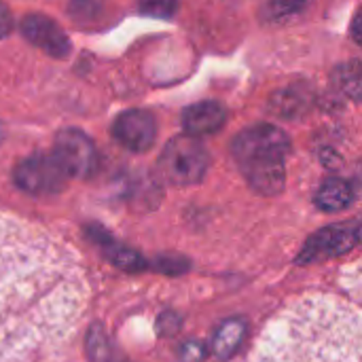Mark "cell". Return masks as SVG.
I'll return each instance as SVG.
<instances>
[{
	"label": "cell",
	"mask_w": 362,
	"mask_h": 362,
	"mask_svg": "<svg viewBox=\"0 0 362 362\" xmlns=\"http://www.w3.org/2000/svg\"><path fill=\"white\" fill-rule=\"evenodd\" d=\"M76 263L45 233L0 214V362L25 358L78 318Z\"/></svg>",
	"instance_id": "cell-1"
},
{
	"label": "cell",
	"mask_w": 362,
	"mask_h": 362,
	"mask_svg": "<svg viewBox=\"0 0 362 362\" xmlns=\"http://www.w3.org/2000/svg\"><path fill=\"white\" fill-rule=\"evenodd\" d=\"M361 320L348 303L316 295L280 312L257 341L255 362H358Z\"/></svg>",
	"instance_id": "cell-2"
},
{
	"label": "cell",
	"mask_w": 362,
	"mask_h": 362,
	"mask_svg": "<svg viewBox=\"0 0 362 362\" xmlns=\"http://www.w3.org/2000/svg\"><path fill=\"white\" fill-rule=\"evenodd\" d=\"M231 151L255 191L261 195H278L284 189V165L291 153V140L282 129L269 123L252 125L235 136Z\"/></svg>",
	"instance_id": "cell-3"
},
{
	"label": "cell",
	"mask_w": 362,
	"mask_h": 362,
	"mask_svg": "<svg viewBox=\"0 0 362 362\" xmlns=\"http://www.w3.org/2000/svg\"><path fill=\"white\" fill-rule=\"evenodd\" d=\"M210 165V155L204 142L195 136H176L172 138L159 155L161 176L176 187L197 185Z\"/></svg>",
	"instance_id": "cell-4"
},
{
	"label": "cell",
	"mask_w": 362,
	"mask_h": 362,
	"mask_svg": "<svg viewBox=\"0 0 362 362\" xmlns=\"http://www.w3.org/2000/svg\"><path fill=\"white\" fill-rule=\"evenodd\" d=\"M53 157L68 174V178H89L98 170V151L87 134L81 129H64L55 138Z\"/></svg>",
	"instance_id": "cell-5"
},
{
	"label": "cell",
	"mask_w": 362,
	"mask_h": 362,
	"mask_svg": "<svg viewBox=\"0 0 362 362\" xmlns=\"http://www.w3.org/2000/svg\"><path fill=\"white\" fill-rule=\"evenodd\" d=\"M19 189L32 195H55L64 189L68 174L53 155H32L23 159L13 174Z\"/></svg>",
	"instance_id": "cell-6"
},
{
	"label": "cell",
	"mask_w": 362,
	"mask_h": 362,
	"mask_svg": "<svg viewBox=\"0 0 362 362\" xmlns=\"http://www.w3.org/2000/svg\"><path fill=\"white\" fill-rule=\"evenodd\" d=\"M361 240V225L348 223V225H333L325 227L316 235L310 238L308 246L299 255V263H316L322 259L339 257L348 250H352Z\"/></svg>",
	"instance_id": "cell-7"
},
{
	"label": "cell",
	"mask_w": 362,
	"mask_h": 362,
	"mask_svg": "<svg viewBox=\"0 0 362 362\" xmlns=\"http://www.w3.org/2000/svg\"><path fill=\"white\" fill-rule=\"evenodd\" d=\"M112 136L115 140L134 153L148 151L157 140V123L155 117L146 110L132 108L121 112L112 123Z\"/></svg>",
	"instance_id": "cell-8"
},
{
	"label": "cell",
	"mask_w": 362,
	"mask_h": 362,
	"mask_svg": "<svg viewBox=\"0 0 362 362\" xmlns=\"http://www.w3.org/2000/svg\"><path fill=\"white\" fill-rule=\"evenodd\" d=\"M21 34L51 57H66L70 53V38L66 32L47 15L32 13L21 21Z\"/></svg>",
	"instance_id": "cell-9"
},
{
	"label": "cell",
	"mask_w": 362,
	"mask_h": 362,
	"mask_svg": "<svg viewBox=\"0 0 362 362\" xmlns=\"http://www.w3.org/2000/svg\"><path fill=\"white\" fill-rule=\"evenodd\" d=\"M225 123H227V110L223 104L214 100L193 104L182 112V127L187 129L189 136H195V138L212 136L221 132Z\"/></svg>",
	"instance_id": "cell-10"
},
{
	"label": "cell",
	"mask_w": 362,
	"mask_h": 362,
	"mask_svg": "<svg viewBox=\"0 0 362 362\" xmlns=\"http://www.w3.org/2000/svg\"><path fill=\"white\" fill-rule=\"evenodd\" d=\"M312 102H314V95L308 87L291 85V87L280 89L272 95L269 110L282 119H299L310 110Z\"/></svg>",
	"instance_id": "cell-11"
},
{
	"label": "cell",
	"mask_w": 362,
	"mask_h": 362,
	"mask_svg": "<svg viewBox=\"0 0 362 362\" xmlns=\"http://www.w3.org/2000/svg\"><path fill=\"white\" fill-rule=\"evenodd\" d=\"M354 202V189L344 178H329L316 193V206L325 212L346 210Z\"/></svg>",
	"instance_id": "cell-12"
},
{
	"label": "cell",
	"mask_w": 362,
	"mask_h": 362,
	"mask_svg": "<svg viewBox=\"0 0 362 362\" xmlns=\"http://www.w3.org/2000/svg\"><path fill=\"white\" fill-rule=\"evenodd\" d=\"M244 331H246V327H244L242 320H227L214 335V341H212L214 354L218 358H223V361L231 358L238 352V348H240V344L244 339Z\"/></svg>",
	"instance_id": "cell-13"
},
{
	"label": "cell",
	"mask_w": 362,
	"mask_h": 362,
	"mask_svg": "<svg viewBox=\"0 0 362 362\" xmlns=\"http://www.w3.org/2000/svg\"><path fill=\"white\" fill-rule=\"evenodd\" d=\"M335 81L346 91V95H350L352 100H361V64L356 59L341 66L335 72Z\"/></svg>",
	"instance_id": "cell-14"
},
{
	"label": "cell",
	"mask_w": 362,
	"mask_h": 362,
	"mask_svg": "<svg viewBox=\"0 0 362 362\" xmlns=\"http://www.w3.org/2000/svg\"><path fill=\"white\" fill-rule=\"evenodd\" d=\"M102 8H104L102 0H70V6H68L72 19L81 23H91L93 19H98Z\"/></svg>",
	"instance_id": "cell-15"
},
{
	"label": "cell",
	"mask_w": 362,
	"mask_h": 362,
	"mask_svg": "<svg viewBox=\"0 0 362 362\" xmlns=\"http://www.w3.org/2000/svg\"><path fill=\"white\" fill-rule=\"evenodd\" d=\"M178 8V0H140V11L151 17L170 19Z\"/></svg>",
	"instance_id": "cell-16"
},
{
	"label": "cell",
	"mask_w": 362,
	"mask_h": 362,
	"mask_svg": "<svg viewBox=\"0 0 362 362\" xmlns=\"http://www.w3.org/2000/svg\"><path fill=\"white\" fill-rule=\"evenodd\" d=\"M110 259H112L115 265H119L125 272H140L144 267V259L138 252L129 250V248H112Z\"/></svg>",
	"instance_id": "cell-17"
},
{
	"label": "cell",
	"mask_w": 362,
	"mask_h": 362,
	"mask_svg": "<svg viewBox=\"0 0 362 362\" xmlns=\"http://www.w3.org/2000/svg\"><path fill=\"white\" fill-rule=\"evenodd\" d=\"M310 0H269V15L274 19H284V17H293L299 11L305 8Z\"/></svg>",
	"instance_id": "cell-18"
},
{
	"label": "cell",
	"mask_w": 362,
	"mask_h": 362,
	"mask_svg": "<svg viewBox=\"0 0 362 362\" xmlns=\"http://www.w3.org/2000/svg\"><path fill=\"white\" fill-rule=\"evenodd\" d=\"M11 30H13V13L4 2H0V40L6 38Z\"/></svg>",
	"instance_id": "cell-19"
},
{
	"label": "cell",
	"mask_w": 362,
	"mask_h": 362,
	"mask_svg": "<svg viewBox=\"0 0 362 362\" xmlns=\"http://www.w3.org/2000/svg\"><path fill=\"white\" fill-rule=\"evenodd\" d=\"M204 356V350L199 346H187L182 352V362H199Z\"/></svg>",
	"instance_id": "cell-20"
},
{
	"label": "cell",
	"mask_w": 362,
	"mask_h": 362,
	"mask_svg": "<svg viewBox=\"0 0 362 362\" xmlns=\"http://www.w3.org/2000/svg\"><path fill=\"white\" fill-rule=\"evenodd\" d=\"M358 21H361V17L356 15V17H354V21H352V36H354V40H356V42H361V32H358Z\"/></svg>",
	"instance_id": "cell-21"
},
{
	"label": "cell",
	"mask_w": 362,
	"mask_h": 362,
	"mask_svg": "<svg viewBox=\"0 0 362 362\" xmlns=\"http://www.w3.org/2000/svg\"><path fill=\"white\" fill-rule=\"evenodd\" d=\"M0 142H2V129H0Z\"/></svg>",
	"instance_id": "cell-22"
}]
</instances>
